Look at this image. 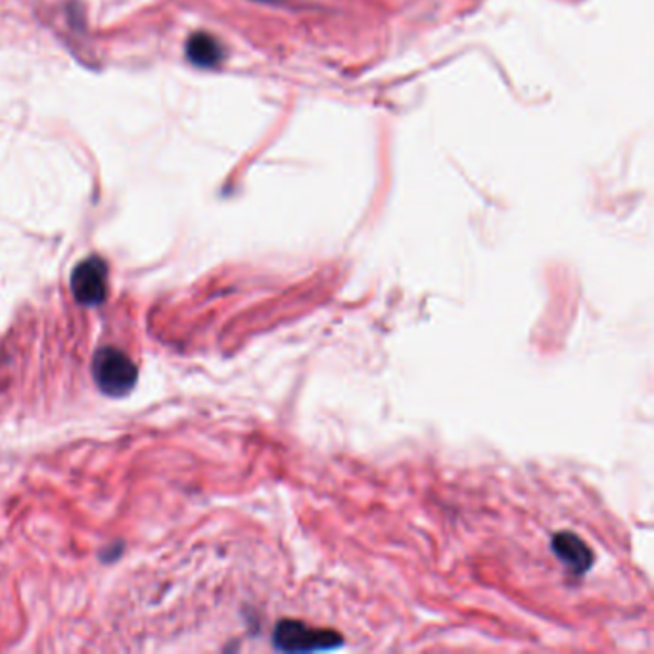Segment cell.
I'll use <instances>...</instances> for the list:
<instances>
[{
    "label": "cell",
    "mask_w": 654,
    "mask_h": 654,
    "mask_svg": "<svg viewBox=\"0 0 654 654\" xmlns=\"http://www.w3.org/2000/svg\"><path fill=\"white\" fill-rule=\"evenodd\" d=\"M256 2H264V4H282V2H288V0H256Z\"/></svg>",
    "instance_id": "6"
},
{
    "label": "cell",
    "mask_w": 654,
    "mask_h": 654,
    "mask_svg": "<svg viewBox=\"0 0 654 654\" xmlns=\"http://www.w3.org/2000/svg\"><path fill=\"white\" fill-rule=\"evenodd\" d=\"M186 56L194 66L215 67L223 60V46L207 33H194L186 43Z\"/></svg>",
    "instance_id": "5"
},
{
    "label": "cell",
    "mask_w": 654,
    "mask_h": 654,
    "mask_svg": "<svg viewBox=\"0 0 654 654\" xmlns=\"http://www.w3.org/2000/svg\"><path fill=\"white\" fill-rule=\"evenodd\" d=\"M72 294L82 305H98L108 296V265L98 256L83 259L72 272Z\"/></svg>",
    "instance_id": "3"
},
{
    "label": "cell",
    "mask_w": 654,
    "mask_h": 654,
    "mask_svg": "<svg viewBox=\"0 0 654 654\" xmlns=\"http://www.w3.org/2000/svg\"><path fill=\"white\" fill-rule=\"evenodd\" d=\"M551 547L560 562H565L578 576L588 572L589 568L593 567V551L576 534L560 532L553 537Z\"/></svg>",
    "instance_id": "4"
},
{
    "label": "cell",
    "mask_w": 654,
    "mask_h": 654,
    "mask_svg": "<svg viewBox=\"0 0 654 654\" xmlns=\"http://www.w3.org/2000/svg\"><path fill=\"white\" fill-rule=\"evenodd\" d=\"M272 643L285 653H321L344 645V637L334 630L311 628L300 620H280L272 632Z\"/></svg>",
    "instance_id": "1"
},
{
    "label": "cell",
    "mask_w": 654,
    "mask_h": 654,
    "mask_svg": "<svg viewBox=\"0 0 654 654\" xmlns=\"http://www.w3.org/2000/svg\"><path fill=\"white\" fill-rule=\"evenodd\" d=\"M93 378L98 390L106 396H127L137 386L139 368L118 347H103L93 360Z\"/></svg>",
    "instance_id": "2"
}]
</instances>
